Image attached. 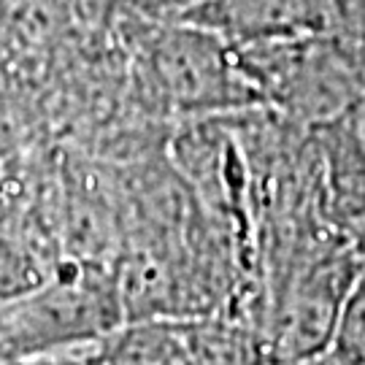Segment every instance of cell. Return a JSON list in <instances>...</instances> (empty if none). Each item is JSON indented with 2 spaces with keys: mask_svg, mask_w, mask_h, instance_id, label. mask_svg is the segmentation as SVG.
<instances>
[{
  "mask_svg": "<svg viewBox=\"0 0 365 365\" xmlns=\"http://www.w3.org/2000/svg\"><path fill=\"white\" fill-rule=\"evenodd\" d=\"M133 95L155 117H206L262 103L241 49L176 16L133 14Z\"/></svg>",
  "mask_w": 365,
  "mask_h": 365,
  "instance_id": "cell-1",
  "label": "cell"
},
{
  "mask_svg": "<svg viewBox=\"0 0 365 365\" xmlns=\"http://www.w3.org/2000/svg\"><path fill=\"white\" fill-rule=\"evenodd\" d=\"M117 289H103L92 276L60 279L30 289L6 330L16 344L52 346L60 341L98 336L114 319Z\"/></svg>",
  "mask_w": 365,
  "mask_h": 365,
  "instance_id": "cell-2",
  "label": "cell"
},
{
  "mask_svg": "<svg viewBox=\"0 0 365 365\" xmlns=\"http://www.w3.org/2000/svg\"><path fill=\"white\" fill-rule=\"evenodd\" d=\"M341 352L346 354L354 365H365V279L354 292L349 309L341 322Z\"/></svg>",
  "mask_w": 365,
  "mask_h": 365,
  "instance_id": "cell-3",
  "label": "cell"
},
{
  "mask_svg": "<svg viewBox=\"0 0 365 365\" xmlns=\"http://www.w3.org/2000/svg\"><path fill=\"white\" fill-rule=\"evenodd\" d=\"M200 0H133V14L141 16H179Z\"/></svg>",
  "mask_w": 365,
  "mask_h": 365,
  "instance_id": "cell-4",
  "label": "cell"
}]
</instances>
